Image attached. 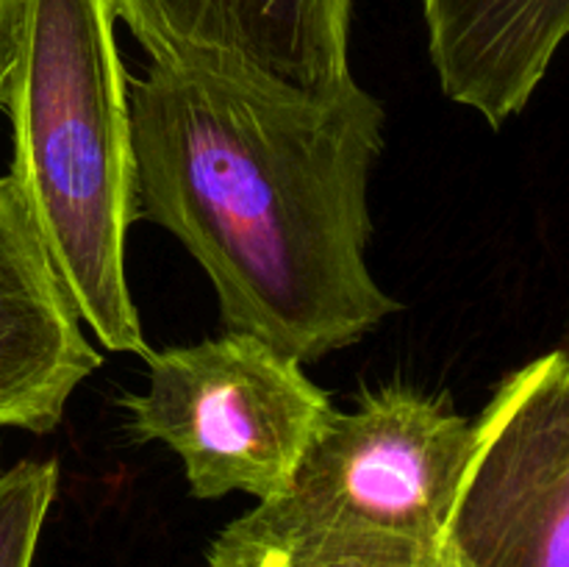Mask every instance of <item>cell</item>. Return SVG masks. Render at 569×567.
<instances>
[{
    "instance_id": "cell-1",
    "label": "cell",
    "mask_w": 569,
    "mask_h": 567,
    "mask_svg": "<svg viewBox=\"0 0 569 567\" xmlns=\"http://www.w3.org/2000/svg\"><path fill=\"white\" fill-rule=\"evenodd\" d=\"M137 209L214 284L228 331L317 361L400 309L367 261L383 109L278 98L150 64L128 87Z\"/></svg>"
},
{
    "instance_id": "cell-2",
    "label": "cell",
    "mask_w": 569,
    "mask_h": 567,
    "mask_svg": "<svg viewBox=\"0 0 569 567\" xmlns=\"http://www.w3.org/2000/svg\"><path fill=\"white\" fill-rule=\"evenodd\" d=\"M114 20L109 0H26L0 103L14 139L9 176L78 320L106 350L148 359L126 272L137 156Z\"/></svg>"
},
{
    "instance_id": "cell-3",
    "label": "cell",
    "mask_w": 569,
    "mask_h": 567,
    "mask_svg": "<svg viewBox=\"0 0 569 567\" xmlns=\"http://www.w3.org/2000/svg\"><path fill=\"white\" fill-rule=\"evenodd\" d=\"M472 445V422L445 395L365 392L328 415L281 495L226 537L309 561L442 556V534Z\"/></svg>"
},
{
    "instance_id": "cell-4",
    "label": "cell",
    "mask_w": 569,
    "mask_h": 567,
    "mask_svg": "<svg viewBox=\"0 0 569 567\" xmlns=\"http://www.w3.org/2000/svg\"><path fill=\"white\" fill-rule=\"evenodd\" d=\"M144 361L148 387L120 400L128 431L176 450L200 500L248 493L261 504L281 495L333 411L298 359L253 334L150 350Z\"/></svg>"
},
{
    "instance_id": "cell-5",
    "label": "cell",
    "mask_w": 569,
    "mask_h": 567,
    "mask_svg": "<svg viewBox=\"0 0 569 567\" xmlns=\"http://www.w3.org/2000/svg\"><path fill=\"white\" fill-rule=\"evenodd\" d=\"M453 567H569V359L511 372L472 426L442 534Z\"/></svg>"
},
{
    "instance_id": "cell-6",
    "label": "cell",
    "mask_w": 569,
    "mask_h": 567,
    "mask_svg": "<svg viewBox=\"0 0 569 567\" xmlns=\"http://www.w3.org/2000/svg\"><path fill=\"white\" fill-rule=\"evenodd\" d=\"M153 64L278 98L353 92L350 0H109Z\"/></svg>"
},
{
    "instance_id": "cell-7",
    "label": "cell",
    "mask_w": 569,
    "mask_h": 567,
    "mask_svg": "<svg viewBox=\"0 0 569 567\" xmlns=\"http://www.w3.org/2000/svg\"><path fill=\"white\" fill-rule=\"evenodd\" d=\"M98 367L17 183L0 176V428L50 434Z\"/></svg>"
},
{
    "instance_id": "cell-8",
    "label": "cell",
    "mask_w": 569,
    "mask_h": 567,
    "mask_svg": "<svg viewBox=\"0 0 569 567\" xmlns=\"http://www.w3.org/2000/svg\"><path fill=\"white\" fill-rule=\"evenodd\" d=\"M442 92L492 128L520 115L569 31V0H422Z\"/></svg>"
},
{
    "instance_id": "cell-9",
    "label": "cell",
    "mask_w": 569,
    "mask_h": 567,
    "mask_svg": "<svg viewBox=\"0 0 569 567\" xmlns=\"http://www.w3.org/2000/svg\"><path fill=\"white\" fill-rule=\"evenodd\" d=\"M59 487L56 461H17L0 472V567H31Z\"/></svg>"
},
{
    "instance_id": "cell-10",
    "label": "cell",
    "mask_w": 569,
    "mask_h": 567,
    "mask_svg": "<svg viewBox=\"0 0 569 567\" xmlns=\"http://www.w3.org/2000/svg\"><path fill=\"white\" fill-rule=\"evenodd\" d=\"M206 567H453L445 556H428V559L411 561H309L295 556L278 554V550L259 548V545L239 543V539L220 537L209 550Z\"/></svg>"
},
{
    "instance_id": "cell-11",
    "label": "cell",
    "mask_w": 569,
    "mask_h": 567,
    "mask_svg": "<svg viewBox=\"0 0 569 567\" xmlns=\"http://www.w3.org/2000/svg\"><path fill=\"white\" fill-rule=\"evenodd\" d=\"M22 20H26V0H0V100L20 48Z\"/></svg>"
}]
</instances>
